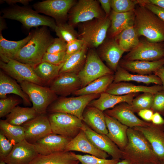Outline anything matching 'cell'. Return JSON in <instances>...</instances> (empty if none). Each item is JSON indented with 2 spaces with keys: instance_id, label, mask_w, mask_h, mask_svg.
<instances>
[{
  "instance_id": "6da1fadb",
  "label": "cell",
  "mask_w": 164,
  "mask_h": 164,
  "mask_svg": "<svg viewBox=\"0 0 164 164\" xmlns=\"http://www.w3.org/2000/svg\"><path fill=\"white\" fill-rule=\"evenodd\" d=\"M54 39L47 27L36 28L33 31L30 39L19 51L15 60L34 68L42 62L44 54Z\"/></svg>"
},
{
  "instance_id": "7a4b0ae2",
  "label": "cell",
  "mask_w": 164,
  "mask_h": 164,
  "mask_svg": "<svg viewBox=\"0 0 164 164\" xmlns=\"http://www.w3.org/2000/svg\"><path fill=\"white\" fill-rule=\"evenodd\" d=\"M127 143L122 151V159L133 164H160L149 142L140 132L128 128Z\"/></svg>"
},
{
  "instance_id": "3957f363",
  "label": "cell",
  "mask_w": 164,
  "mask_h": 164,
  "mask_svg": "<svg viewBox=\"0 0 164 164\" xmlns=\"http://www.w3.org/2000/svg\"><path fill=\"white\" fill-rule=\"evenodd\" d=\"M135 7L134 27L138 36L151 42H164V21L144 6Z\"/></svg>"
},
{
  "instance_id": "277c9868",
  "label": "cell",
  "mask_w": 164,
  "mask_h": 164,
  "mask_svg": "<svg viewBox=\"0 0 164 164\" xmlns=\"http://www.w3.org/2000/svg\"><path fill=\"white\" fill-rule=\"evenodd\" d=\"M2 12L4 18L19 21L28 30L32 27L46 26L54 30L56 26L53 19L41 15L27 5H11L2 9Z\"/></svg>"
},
{
  "instance_id": "5b68a950",
  "label": "cell",
  "mask_w": 164,
  "mask_h": 164,
  "mask_svg": "<svg viewBox=\"0 0 164 164\" xmlns=\"http://www.w3.org/2000/svg\"><path fill=\"white\" fill-rule=\"evenodd\" d=\"M80 24L78 39L83 40L89 49H95L106 39L111 21L109 17H106Z\"/></svg>"
},
{
  "instance_id": "8992f818",
  "label": "cell",
  "mask_w": 164,
  "mask_h": 164,
  "mask_svg": "<svg viewBox=\"0 0 164 164\" xmlns=\"http://www.w3.org/2000/svg\"><path fill=\"white\" fill-rule=\"evenodd\" d=\"M100 94H91L75 97H60L48 108L50 113L61 112L71 114L83 120L84 110L92 100L98 98Z\"/></svg>"
},
{
  "instance_id": "52a82bcc",
  "label": "cell",
  "mask_w": 164,
  "mask_h": 164,
  "mask_svg": "<svg viewBox=\"0 0 164 164\" xmlns=\"http://www.w3.org/2000/svg\"><path fill=\"white\" fill-rule=\"evenodd\" d=\"M106 17L98 0H80L69 11L68 23L74 27L79 23Z\"/></svg>"
},
{
  "instance_id": "ba28073f",
  "label": "cell",
  "mask_w": 164,
  "mask_h": 164,
  "mask_svg": "<svg viewBox=\"0 0 164 164\" xmlns=\"http://www.w3.org/2000/svg\"><path fill=\"white\" fill-rule=\"evenodd\" d=\"M28 96L32 107L39 114H46L48 107L57 98L49 87L24 81L19 83Z\"/></svg>"
},
{
  "instance_id": "9c48e42d",
  "label": "cell",
  "mask_w": 164,
  "mask_h": 164,
  "mask_svg": "<svg viewBox=\"0 0 164 164\" xmlns=\"http://www.w3.org/2000/svg\"><path fill=\"white\" fill-rule=\"evenodd\" d=\"M113 74L114 72L103 63L95 49H90L85 64L77 75L82 88L101 77Z\"/></svg>"
},
{
  "instance_id": "30bf717a",
  "label": "cell",
  "mask_w": 164,
  "mask_h": 164,
  "mask_svg": "<svg viewBox=\"0 0 164 164\" xmlns=\"http://www.w3.org/2000/svg\"><path fill=\"white\" fill-rule=\"evenodd\" d=\"M52 133L72 139L81 130L82 120L63 113H50L48 116Z\"/></svg>"
},
{
  "instance_id": "8fae6325",
  "label": "cell",
  "mask_w": 164,
  "mask_h": 164,
  "mask_svg": "<svg viewBox=\"0 0 164 164\" xmlns=\"http://www.w3.org/2000/svg\"><path fill=\"white\" fill-rule=\"evenodd\" d=\"M76 2L74 0H46L35 3L33 6L38 13L51 17L57 23L66 22L69 11Z\"/></svg>"
},
{
  "instance_id": "7c38bea8",
  "label": "cell",
  "mask_w": 164,
  "mask_h": 164,
  "mask_svg": "<svg viewBox=\"0 0 164 164\" xmlns=\"http://www.w3.org/2000/svg\"><path fill=\"white\" fill-rule=\"evenodd\" d=\"M164 58V42L140 41L138 45L125 55L126 60L155 61Z\"/></svg>"
},
{
  "instance_id": "4fadbf2b",
  "label": "cell",
  "mask_w": 164,
  "mask_h": 164,
  "mask_svg": "<svg viewBox=\"0 0 164 164\" xmlns=\"http://www.w3.org/2000/svg\"><path fill=\"white\" fill-rule=\"evenodd\" d=\"M0 68L6 74L19 83L27 81L42 86L44 84L32 67L16 60L11 59L6 62L0 60Z\"/></svg>"
},
{
  "instance_id": "5bb4252c",
  "label": "cell",
  "mask_w": 164,
  "mask_h": 164,
  "mask_svg": "<svg viewBox=\"0 0 164 164\" xmlns=\"http://www.w3.org/2000/svg\"><path fill=\"white\" fill-rule=\"evenodd\" d=\"M25 132V139L32 144L52 133L48 116L39 114L22 125Z\"/></svg>"
},
{
  "instance_id": "9a60e30c",
  "label": "cell",
  "mask_w": 164,
  "mask_h": 164,
  "mask_svg": "<svg viewBox=\"0 0 164 164\" xmlns=\"http://www.w3.org/2000/svg\"><path fill=\"white\" fill-rule=\"evenodd\" d=\"M81 130L89 141L97 148L105 152L113 159H122V151L106 135L95 132L83 122Z\"/></svg>"
},
{
  "instance_id": "2e32d148",
  "label": "cell",
  "mask_w": 164,
  "mask_h": 164,
  "mask_svg": "<svg viewBox=\"0 0 164 164\" xmlns=\"http://www.w3.org/2000/svg\"><path fill=\"white\" fill-rule=\"evenodd\" d=\"M133 128L141 132L147 139L160 162H164V125L151 123L146 127Z\"/></svg>"
},
{
  "instance_id": "e0dca14e",
  "label": "cell",
  "mask_w": 164,
  "mask_h": 164,
  "mask_svg": "<svg viewBox=\"0 0 164 164\" xmlns=\"http://www.w3.org/2000/svg\"><path fill=\"white\" fill-rule=\"evenodd\" d=\"M97 53L102 61L114 72H116L120 59L125 52L114 38L105 39L97 48Z\"/></svg>"
},
{
  "instance_id": "ac0fdd59",
  "label": "cell",
  "mask_w": 164,
  "mask_h": 164,
  "mask_svg": "<svg viewBox=\"0 0 164 164\" xmlns=\"http://www.w3.org/2000/svg\"><path fill=\"white\" fill-rule=\"evenodd\" d=\"M81 84L77 74H60L50 84V88L57 96L66 97L80 89Z\"/></svg>"
},
{
  "instance_id": "d6986e66",
  "label": "cell",
  "mask_w": 164,
  "mask_h": 164,
  "mask_svg": "<svg viewBox=\"0 0 164 164\" xmlns=\"http://www.w3.org/2000/svg\"><path fill=\"white\" fill-rule=\"evenodd\" d=\"M104 113L115 118L128 128L146 127L149 125L151 123L137 117L130 109L129 105L125 103H120L111 109L106 110Z\"/></svg>"
},
{
  "instance_id": "ffe728a7",
  "label": "cell",
  "mask_w": 164,
  "mask_h": 164,
  "mask_svg": "<svg viewBox=\"0 0 164 164\" xmlns=\"http://www.w3.org/2000/svg\"><path fill=\"white\" fill-rule=\"evenodd\" d=\"M38 155L34 144L24 139L14 145L10 153L3 161L6 164H29Z\"/></svg>"
},
{
  "instance_id": "44dd1931",
  "label": "cell",
  "mask_w": 164,
  "mask_h": 164,
  "mask_svg": "<svg viewBox=\"0 0 164 164\" xmlns=\"http://www.w3.org/2000/svg\"><path fill=\"white\" fill-rule=\"evenodd\" d=\"M71 139L61 135L52 133L34 144L39 155H46L64 151Z\"/></svg>"
},
{
  "instance_id": "7402d4cb",
  "label": "cell",
  "mask_w": 164,
  "mask_h": 164,
  "mask_svg": "<svg viewBox=\"0 0 164 164\" xmlns=\"http://www.w3.org/2000/svg\"><path fill=\"white\" fill-rule=\"evenodd\" d=\"M65 151H76L89 154L97 157L106 159L109 155L95 147L89 141L82 130L66 145Z\"/></svg>"
},
{
  "instance_id": "603a6c76",
  "label": "cell",
  "mask_w": 164,
  "mask_h": 164,
  "mask_svg": "<svg viewBox=\"0 0 164 164\" xmlns=\"http://www.w3.org/2000/svg\"><path fill=\"white\" fill-rule=\"evenodd\" d=\"M104 114L108 131L106 135L122 151L128 142L127 131L128 127L115 118Z\"/></svg>"
},
{
  "instance_id": "cb8c5ba5",
  "label": "cell",
  "mask_w": 164,
  "mask_h": 164,
  "mask_svg": "<svg viewBox=\"0 0 164 164\" xmlns=\"http://www.w3.org/2000/svg\"><path fill=\"white\" fill-rule=\"evenodd\" d=\"M163 91L162 85H156L152 86L136 85L133 84L121 82H113L105 92L112 94L121 95L139 92L149 93L155 94Z\"/></svg>"
},
{
  "instance_id": "d4e9b609",
  "label": "cell",
  "mask_w": 164,
  "mask_h": 164,
  "mask_svg": "<svg viewBox=\"0 0 164 164\" xmlns=\"http://www.w3.org/2000/svg\"><path fill=\"white\" fill-rule=\"evenodd\" d=\"M137 94L132 93L118 95L104 92L101 94L98 98L91 101L88 106L96 108L104 111L121 103H125L131 105Z\"/></svg>"
},
{
  "instance_id": "484cf974",
  "label": "cell",
  "mask_w": 164,
  "mask_h": 164,
  "mask_svg": "<svg viewBox=\"0 0 164 164\" xmlns=\"http://www.w3.org/2000/svg\"><path fill=\"white\" fill-rule=\"evenodd\" d=\"M109 17L111 25L108 32L109 38H114L125 29L134 26L135 14L134 10L123 13L112 10Z\"/></svg>"
},
{
  "instance_id": "4316f807",
  "label": "cell",
  "mask_w": 164,
  "mask_h": 164,
  "mask_svg": "<svg viewBox=\"0 0 164 164\" xmlns=\"http://www.w3.org/2000/svg\"><path fill=\"white\" fill-rule=\"evenodd\" d=\"M82 121L98 133L107 135L108 133L104 113L96 108L87 106L83 112Z\"/></svg>"
},
{
  "instance_id": "83f0119b",
  "label": "cell",
  "mask_w": 164,
  "mask_h": 164,
  "mask_svg": "<svg viewBox=\"0 0 164 164\" xmlns=\"http://www.w3.org/2000/svg\"><path fill=\"white\" fill-rule=\"evenodd\" d=\"M164 65V58L155 61L120 60L118 66L128 71L146 75L153 72Z\"/></svg>"
},
{
  "instance_id": "f1b7e54d",
  "label": "cell",
  "mask_w": 164,
  "mask_h": 164,
  "mask_svg": "<svg viewBox=\"0 0 164 164\" xmlns=\"http://www.w3.org/2000/svg\"><path fill=\"white\" fill-rule=\"evenodd\" d=\"M32 33V31L24 38L17 41L8 40L0 34V60L6 62L10 60H15L20 50L30 39Z\"/></svg>"
},
{
  "instance_id": "f546056e",
  "label": "cell",
  "mask_w": 164,
  "mask_h": 164,
  "mask_svg": "<svg viewBox=\"0 0 164 164\" xmlns=\"http://www.w3.org/2000/svg\"><path fill=\"white\" fill-rule=\"evenodd\" d=\"M13 94L19 96L24 103L31 105V101L27 94L22 89L20 85L2 70L0 71V98H7L8 94Z\"/></svg>"
},
{
  "instance_id": "4dcf8cb0",
  "label": "cell",
  "mask_w": 164,
  "mask_h": 164,
  "mask_svg": "<svg viewBox=\"0 0 164 164\" xmlns=\"http://www.w3.org/2000/svg\"><path fill=\"white\" fill-rule=\"evenodd\" d=\"M79 162L72 152L63 151L46 155H38L29 164H77Z\"/></svg>"
},
{
  "instance_id": "1f68e13d",
  "label": "cell",
  "mask_w": 164,
  "mask_h": 164,
  "mask_svg": "<svg viewBox=\"0 0 164 164\" xmlns=\"http://www.w3.org/2000/svg\"><path fill=\"white\" fill-rule=\"evenodd\" d=\"M131 81L142 83L147 84L153 83L156 85H162L160 79L155 74L142 75L132 74L118 66L114 74L113 82L118 83Z\"/></svg>"
},
{
  "instance_id": "d6a6232c",
  "label": "cell",
  "mask_w": 164,
  "mask_h": 164,
  "mask_svg": "<svg viewBox=\"0 0 164 164\" xmlns=\"http://www.w3.org/2000/svg\"><path fill=\"white\" fill-rule=\"evenodd\" d=\"M88 49L86 45L80 50L69 56L65 60L59 74L65 73L77 74L85 64Z\"/></svg>"
},
{
  "instance_id": "836d02e7",
  "label": "cell",
  "mask_w": 164,
  "mask_h": 164,
  "mask_svg": "<svg viewBox=\"0 0 164 164\" xmlns=\"http://www.w3.org/2000/svg\"><path fill=\"white\" fill-rule=\"evenodd\" d=\"M114 78V74L102 76L76 91L73 94L76 96L100 94L106 92L109 86L113 82Z\"/></svg>"
},
{
  "instance_id": "e575fe53",
  "label": "cell",
  "mask_w": 164,
  "mask_h": 164,
  "mask_svg": "<svg viewBox=\"0 0 164 164\" xmlns=\"http://www.w3.org/2000/svg\"><path fill=\"white\" fill-rule=\"evenodd\" d=\"M38 115L32 107H23L18 105L5 116V120L10 124L22 125Z\"/></svg>"
},
{
  "instance_id": "d590c367",
  "label": "cell",
  "mask_w": 164,
  "mask_h": 164,
  "mask_svg": "<svg viewBox=\"0 0 164 164\" xmlns=\"http://www.w3.org/2000/svg\"><path fill=\"white\" fill-rule=\"evenodd\" d=\"M63 63L54 65L46 62H42L33 68L34 71L43 84L51 83L59 75Z\"/></svg>"
},
{
  "instance_id": "8d00e7d4",
  "label": "cell",
  "mask_w": 164,
  "mask_h": 164,
  "mask_svg": "<svg viewBox=\"0 0 164 164\" xmlns=\"http://www.w3.org/2000/svg\"><path fill=\"white\" fill-rule=\"evenodd\" d=\"M0 132L13 145L25 139V132L22 125L10 124L5 120H0Z\"/></svg>"
},
{
  "instance_id": "74e56055",
  "label": "cell",
  "mask_w": 164,
  "mask_h": 164,
  "mask_svg": "<svg viewBox=\"0 0 164 164\" xmlns=\"http://www.w3.org/2000/svg\"><path fill=\"white\" fill-rule=\"evenodd\" d=\"M138 36L134 26H132L124 30L114 39L125 52H129L139 43Z\"/></svg>"
},
{
  "instance_id": "f35d334b",
  "label": "cell",
  "mask_w": 164,
  "mask_h": 164,
  "mask_svg": "<svg viewBox=\"0 0 164 164\" xmlns=\"http://www.w3.org/2000/svg\"><path fill=\"white\" fill-rule=\"evenodd\" d=\"M54 30L58 38L68 43L78 39V34L74 27L66 22H57Z\"/></svg>"
},
{
  "instance_id": "ab89813d",
  "label": "cell",
  "mask_w": 164,
  "mask_h": 164,
  "mask_svg": "<svg viewBox=\"0 0 164 164\" xmlns=\"http://www.w3.org/2000/svg\"><path fill=\"white\" fill-rule=\"evenodd\" d=\"M154 94L149 93H143L133 99L131 105V110L134 112H138L145 109H151Z\"/></svg>"
},
{
  "instance_id": "60d3db41",
  "label": "cell",
  "mask_w": 164,
  "mask_h": 164,
  "mask_svg": "<svg viewBox=\"0 0 164 164\" xmlns=\"http://www.w3.org/2000/svg\"><path fill=\"white\" fill-rule=\"evenodd\" d=\"M72 154L80 162V164H116L121 161L113 159L101 158L91 155H82L73 152Z\"/></svg>"
},
{
  "instance_id": "b9f144b4",
  "label": "cell",
  "mask_w": 164,
  "mask_h": 164,
  "mask_svg": "<svg viewBox=\"0 0 164 164\" xmlns=\"http://www.w3.org/2000/svg\"><path fill=\"white\" fill-rule=\"evenodd\" d=\"M137 4H138L137 0H111L112 10L118 13L126 12L133 11Z\"/></svg>"
},
{
  "instance_id": "7bdbcfd3",
  "label": "cell",
  "mask_w": 164,
  "mask_h": 164,
  "mask_svg": "<svg viewBox=\"0 0 164 164\" xmlns=\"http://www.w3.org/2000/svg\"><path fill=\"white\" fill-rule=\"evenodd\" d=\"M20 102V100L13 97L0 99V117L6 116L18 106Z\"/></svg>"
},
{
  "instance_id": "ee69618b",
  "label": "cell",
  "mask_w": 164,
  "mask_h": 164,
  "mask_svg": "<svg viewBox=\"0 0 164 164\" xmlns=\"http://www.w3.org/2000/svg\"><path fill=\"white\" fill-rule=\"evenodd\" d=\"M154 112L164 116V92L162 91L154 94L151 108Z\"/></svg>"
},
{
  "instance_id": "f6af8a7d",
  "label": "cell",
  "mask_w": 164,
  "mask_h": 164,
  "mask_svg": "<svg viewBox=\"0 0 164 164\" xmlns=\"http://www.w3.org/2000/svg\"><path fill=\"white\" fill-rule=\"evenodd\" d=\"M66 52L57 53H50L46 52L44 54L42 62H46L56 65L64 63Z\"/></svg>"
},
{
  "instance_id": "bcb514c9",
  "label": "cell",
  "mask_w": 164,
  "mask_h": 164,
  "mask_svg": "<svg viewBox=\"0 0 164 164\" xmlns=\"http://www.w3.org/2000/svg\"><path fill=\"white\" fill-rule=\"evenodd\" d=\"M14 145L0 132V161H3L12 151Z\"/></svg>"
},
{
  "instance_id": "7dc6e473",
  "label": "cell",
  "mask_w": 164,
  "mask_h": 164,
  "mask_svg": "<svg viewBox=\"0 0 164 164\" xmlns=\"http://www.w3.org/2000/svg\"><path fill=\"white\" fill-rule=\"evenodd\" d=\"M86 45L83 40L79 39L67 43L65 61L69 56L81 50Z\"/></svg>"
},
{
  "instance_id": "c3c4849f",
  "label": "cell",
  "mask_w": 164,
  "mask_h": 164,
  "mask_svg": "<svg viewBox=\"0 0 164 164\" xmlns=\"http://www.w3.org/2000/svg\"><path fill=\"white\" fill-rule=\"evenodd\" d=\"M67 43L59 38H54L47 48L46 52L50 53L66 52Z\"/></svg>"
},
{
  "instance_id": "681fc988",
  "label": "cell",
  "mask_w": 164,
  "mask_h": 164,
  "mask_svg": "<svg viewBox=\"0 0 164 164\" xmlns=\"http://www.w3.org/2000/svg\"><path fill=\"white\" fill-rule=\"evenodd\" d=\"M138 4L142 5L149 9L164 21V9L148 3Z\"/></svg>"
},
{
  "instance_id": "f907efd6",
  "label": "cell",
  "mask_w": 164,
  "mask_h": 164,
  "mask_svg": "<svg viewBox=\"0 0 164 164\" xmlns=\"http://www.w3.org/2000/svg\"><path fill=\"white\" fill-rule=\"evenodd\" d=\"M154 112L151 109H145L138 112V115L143 120L147 121H151Z\"/></svg>"
},
{
  "instance_id": "816d5d0a",
  "label": "cell",
  "mask_w": 164,
  "mask_h": 164,
  "mask_svg": "<svg viewBox=\"0 0 164 164\" xmlns=\"http://www.w3.org/2000/svg\"><path fill=\"white\" fill-rule=\"evenodd\" d=\"M98 1L106 16L109 17L111 12V0H99Z\"/></svg>"
},
{
  "instance_id": "f5cc1de1",
  "label": "cell",
  "mask_w": 164,
  "mask_h": 164,
  "mask_svg": "<svg viewBox=\"0 0 164 164\" xmlns=\"http://www.w3.org/2000/svg\"><path fill=\"white\" fill-rule=\"evenodd\" d=\"M138 4L148 3L164 9V0H138Z\"/></svg>"
},
{
  "instance_id": "db71d44e",
  "label": "cell",
  "mask_w": 164,
  "mask_h": 164,
  "mask_svg": "<svg viewBox=\"0 0 164 164\" xmlns=\"http://www.w3.org/2000/svg\"><path fill=\"white\" fill-rule=\"evenodd\" d=\"M151 121L153 124L156 125H164V119L161 114L156 112L153 114Z\"/></svg>"
},
{
  "instance_id": "11a10c76",
  "label": "cell",
  "mask_w": 164,
  "mask_h": 164,
  "mask_svg": "<svg viewBox=\"0 0 164 164\" xmlns=\"http://www.w3.org/2000/svg\"><path fill=\"white\" fill-rule=\"evenodd\" d=\"M153 73L154 74L158 77L161 80L164 92V67H162L155 71Z\"/></svg>"
},
{
  "instance_id": "9f6ffc18",
  "label": "cell",
  "mask_w": 164,
  "mask_h": 164,
  "mask_svg": "<svg viewBox=\"0 0 164 164\" xmlns=\"http://www.w3.org/2000/svg\"><path fill=\"white\" fill-rule=\"evenodd\" d=\"M0 1L5 2L10 5H16V3H19L24 5H27L29 2H32L31 0H0Z\"/></svg>"
},
{
  "instance_id": "6f0895ef",
  "label": "cell",
  "mask_w": 164,
  "mask_h": 164,
  "mask_svg": "<svg viewBox=\"0 0 164 164\" xmlns=\"http://www.w3.org/2000/svg\"><path fill=\"white\" fill-rule=\"evenodd\" d=\"M7 26L5 21V18L2 16H0V34L2 33V31L5 29L6 28Z\"/></svg>"
},
{
  "instance_id": "680465c9",
  "label": "cell",
  "mask_w": 164,
  "mask_h": 164,
  "mask_svg": "<svg viewBox=\"0 0 164 164\" xmlns=\"http://www.w3.org/2000/svg\"><path fill=\"white\" fill-rule=\"evenodd\" d=\"M116 164H133L130 161L126 159H122Z\"/></svg>"
},
{
  "instance_id": "91938a15",
  "label": "cell",
  "mask_w": 164,
  "mask_h": 164,
  "mask_svg": "<svg viewBox=\"0 0 164 164\" xmlns=\"http://www.w3.org/2000/svg\"><path fill=\"white\" fill-rule=\"evenodd\" d=\"M0 164H6L3 161H0Z\"/></svg>"
},
{
  "instance_id": "94428289",
  "label": "cell",
  "mask_w": 164,
  "mask_h": 164,
  "mask_svg": "<svg viewBox=\"0 0 164 164\" xmlns=\"http://www.w3.org/2000/svg\"><path fill=\"white\" fill-rule=\"evenodd\" d=\"M160 164H164V162H160Z\"/></svg>"
},
{
  "instance_id": "6125c7cd",
  "label": "cell",
  "mask_w": 164,
  "mask_h": 164,
  "mask_svg": "<svg viewBox=\"0 0 164 164\" xmlns=\"http://www.w3.org/2000/svg\"></svg>"
}]
</instances>
